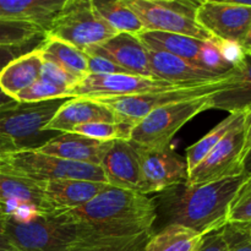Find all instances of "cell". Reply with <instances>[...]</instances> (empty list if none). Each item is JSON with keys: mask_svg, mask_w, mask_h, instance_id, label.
I'll use <instances>...</instances> for the list:
<instances>
[{"mask_svg": "<svg viewBox=\"0 0 251 251\" xmlns=\"http://www.w3.org/2000/svg\"><path fill=\"white\" fill-rule=\"evenodd\" d=\"M44 61L55 64L77 82L88 75L87 54L55 38H46L38 47Z\"/></svg>", "mask_w": 251, "mask_h": 251, "instance_id": "cell-24", "label": "cell"}, {"mask_svg": "<svg viewBox=\"0 0 251 251\" xmlns=\"http://www.w3.org/2000/svg\"><path fill=\"white\" fill-rule=\"evenodd\" d=\"M240 48H242L243 53H244L245 55H251V26L249 31H248L247 37L244 38L243 43L240 44Z\"/></svg>", "mask_w": 251, "mask_h": 251, "instance_id": "cell-40", "label": "cell"}, {"mask_svg": "<svg viewBox=\"0 0 251 251\" xmlns=\"http://www.w3.org/2000/svg\"><path fill=\"white\" fill-rule=\"evenodd\" d=\"M0 208L7 215H48L42 183L0 173Z\"/></svg>", "mask_w": 251, "mask_h": 251, "instance_id": "cell-15", "label": "cell"}, {"mask_svg": "<svg viewBox=\"0 0 251 251\" xmlns=\"http://www.w3.org/2000/svg\"><path fill=\"white\" fill-rule=\"evenodd\" d=\"M42 65L43 58L39 48L19 56L0 73V88L15 100L19 93L39 80Z\"/></svg>", "mask_w": 251, "mask_h": 251, "instance_id": "cell-23", "label": "cell"}, {"mask_svg": "<svg viewBox=\"0 0 251 251\" xmlns=\"http://www.w3.org/2000/svg\"><path fill=\"white\" fill-rule=\"evenodd\" d=\"M245 127H247V141H245V154L243 162V171L248 176H251V108L247 110L245 117Z\"/></svg>", "mask_w": 251, "mask_h": 251, "instance_id": "cell-37", "label": "cell"}, {"mask_svg": "<svg viewBox=\"0 0 251 251\" xmlns=\"http://www.w3.org/2000/svg\"><path fill=\"white\" fill-rule=\"evenodd\" d=\"M108 184L76 179H59L42 183L48 215L75 210L92 200Z\"/></svg>", "mask_w": 251, "mask_h": 251, "instance_id": "cell-18", "label": "cell"}, {"mask_svg": "<svg viewBox=\"0 0 251 251\" xmlns=\"http://www.w3.org/2000/svg\"><path fill=\"white\" fill-rule=\"evenodd\" d=\"M68 100L17 102L0 110V149L5 153L41 149L60 134L47 131L46 126Z\"/></svg>", "mask_w": 251, "mask_h": 251, "instance_id": "cell-3", "label": "cell"}, {"mask_svg": "<svg viewBox=\"0 0 251 251\" xmlns=\"http://www.w3.org/2000/svg\"><path fill=\"white\" fill-rule=\"evenodd\" d=\"M196 22L220 43L240 46L251 26V6L245 1H200Z\"/></svg>", "mask_w": 251, "mask_h": 251, "instance_id": "cell-11", "label": "cell"}, {"mask_svg": "<svg viewBox=\"0 0 251 251\" xmlns=\"http://www.w3.org/2000/svg\"><path fill=\"white\" fill-rule=\"evenodd\" d=\"M4 223H5V215L2 210L0 208V233L4 234Z\"/></svg>", "mask_w": 251, "mask_h": 251, "instance_id": "cell-41", "label": "cell"}, {"mask_svg": "<svg viewBox=\"0 0 251 251\" xmlns=\"http://www.w3.org/2000/svg\"><path fill=\"white\" fill-rule=\"evenodd\" d=\"M118 34L97 15L92 0H65L44 33L80 50L98 46Z\"/></svg>", "mask_w": 251, "mask_h": 251, "instance_id": "cell-7", "label": "cell"}, {"mask_svg": "<svg viewBox=\"0 0 251 251\" xmlns=\"http://www.w3.org/2000/svg\"><path fill=\"white\" fill-rule=\"evenodd\" d=\"M54 215L74 222L80 251H140L154 233L157 205L136 190L105 185L81 207Z\"/></svg>", "mask_w": 251, "mask_h": 251, "instance_id": "cell-1", "label": "cell"}, {"mask_svg": "<svg viewBox=\"0 0 251 251\" xmlns=\"http://www.w3.org/2000/svg\"><path fill=\"white\" fill-rule=\"evenodd\" d=\"M100 168L108 185L127 190L139 189L141 179L139 153L129 141H113L100 162Z\"/></svg>", "mask_w": 251, "mask_h": 251, "instance_id": "cell-17", "label": "cell"}, {"mask_svg": "<svg viewBox=\"0 0 251 251\" xmlns=\"http://www.w3.org/2000/svg\"><path fill=\"white\" fill-rule=\"evenodd\" d=\"M0 251H19L12 245V243L5 237L2 233H0Z\"/></svg>", "mask_w": 251, "mask_h": 251, "instance_id": "cell-39", "label": "cell"}, {"mask_svg": "<svg viewBox=\"0 0 251 251\" xmlns=\"http://www.w3.org/2000/svg\"><path fill=\"white\" fill-rule=\"evenodd\" d=\"M66 98H71L69 91L38 80L31 87L19 93L15 100L19 103H37L53 100H66Z\"/></svg>", "mask_w": 251, "mask_h": 251, "instance_id": "cell-30", "label": "cell"}, {"mask_svg": "<svg viewBox=\"0 0 251 251\" xmlns=\"http://www.w3.org/2000/svg\"><path fill=\"white\" fill-rule=\"evenodd\" d=\"M41 36H44V31L38 26L0 20V46H27Z\"/></svg>", "mask_w": 251, "mask_h": 251, "instance_id": "cell-29", "label": "cell"}, {"mask_svg": "<svg viewBox=\"0 0 251 251\" xmlns=\"http://www.w3.org/2000/svg\"><path fill=\"white\" fill-rule=\"evenodd\" d=\"M85 53L109 59L130 75L154 77L150 66L149 49L134 34L118 33L104 43L86 49Z\"/></svg>", "mask_w": 251, "mask_h": 251, "instance_id": "cell-14", "label": "cell"}, {"mask_svg": "<svg viewBox=\"0 0 251 251\" xmlns=\"http://www.w3.org/2000/svg\"><path fill=\"white\" fill-rule=\"evenodd\" d=\"M140 251H144V250H140Z\"/></svg>", "mask_w": 251, "mask_h": 251, "instance_id": "cell-43", "label": "cell"}, {"mask_svg": "<svg viewBox=\"0 0 251 251\" xmlns=\"http://www.w3.org/2000/svg\"><path fill=\"white\" fill-rule=\"evenodd\" d=\"M141 179L137 191L144 195L163 193L188 180V166L171 147L159 150L136 149Z\"/></svg>", "mask_w": 251, "mask_h": 251, "instance_id": "cell-13", "label": "cell"}, {"mask_svg": "<svg viewBox=\"0 0 251 251\" xmlns=\"http://www.w3.org/2000/svg\"><path fill=\"white\" fill-rule=\"evenodd\" d=\"M211 96L179 100L154 109L132 127L129 142L135 149L171 147L176 132L193 118L211 109Z\"/></svg>", "mask_w": 251, "mask_h": 251, "instance_id": "cell-6", "label": "cell"}, {"mask_svg": "<svg viewBox=\"0 0 251 251\" xmlns=\"http://www.w3.org/2000/svg\"><path fill=\"white\" fill-rule=\"evenodd\" d=\"M223 234L229 244V251H251V226L227 225Z\"/></svg>", "mask_w": 251, "mask_h": 251, "instance_id": "cell-33", "label": "cell"}, {"mask_svg": "<svg viewBox=\"0 0 251 251\" xmlns=\"http://www.w3.org/2000/svg\"><path fill=\"white\" fill-rule=\"evenodd\" d=\"M247 112L242 114L232 129L221 139L212 151L188 174L186 185H200L244 174Z\"/></svg>", "mask_w": 251, "mask_h": 251, "instance_id": "cell-9", "label": "cell"}, {"mask_svg": "<svg viewBox=\"0 0 251 251\" xmlns=\"http://www.w3.org/2000/svg\"><path fill=\"white\" fill-rule=\"evenodd\" d=\"M134 125L125 122L118 123H90L80 125L73 130V134L82 135L85 137L97 140V141H117L125 140L129 141Z\"/></svg>", "mask_w": 251, "mask_h": 251, "instance_id": "cell-28", "label": "cell"}, {"mask_svg": "<svg viewBox=\"0 0 251 251\" xmlns=\"http://www.w3.org/2000/svg\"><path fill=\"white\" fill-rule=\"evenodd\" d=\"M196 251H229V244L223 234V228L203 235Z\"/></svg>", "mask_w": 251, "mask_h": 251, "instance_id": "cell-35", "label": "cell"}, {"mask_svg": "<svg viewBox=\"0 0 251 251\" xmlns=\"http://www.w3.org/2000/svg\"><path fill=\"white\" fill-rule=\"evenodd\" d=\"M113 141H97L73 132H60L37 151L78 163L100 166Z\"/></svg>", "mask_w": 251, "mask_h": 251, "instance_id": "cell-20", "label": "cell"}, {"mask_svg": "<svg viewBox=\"0 0 251 251\" xmlns=\"http://www.w3.org/2000/svg\"><path fill=\"white\" fill-rule=\"evenodd\" d=\"M211 109L233 113L247 112L251 108V55H245L242 66L230 80L211 95Z\"/></svg>", "mask_w": 251, "mask_h": 251, "instance_id": "cell-21", "label": "cell"}, {"mask_svg": "<svg viewBox=\"0 0 251 251\" xmlns=\"http://www.w3.org/2000/svg\"><path fill=\"white\" fill-rule=\"evenodd\" d=\"M4 154H5V152L2 151L1 149H0V162H1V159H2V157H4Z\"/></svg>", "mask_w": 251, "mask_h": 251, "instance_id": "cell-42", "label": "cell"}, {"mask_svg": "<svg viewBox=\"0 0 251 251\" xmlns=\"http://www.w3.org/2000/svg\"><path fill=\"white\" fill-rule=\"evenodd\" d=\"M244 113V112H243ZM243 113H233V114L228 115L226 119H223L220 124L216 125L210 132L205 135L201 140L191 145L188 150H186V166H188V174L189 172L193 171L211 151L213 147L221 141L223 136L229 131L233 127V125L238 122Z\"/></svg>", "mask_w": 251, "mask_h": 251, "instance_id": "cell-27", "label": "cell"}, {"mask_svg": "<svg viewBox=\"0 0 251 251\" xmlns=\"http://www.w3.org/2000/svg\"><path fill=\"white\" fill-rule=\"evenodd\" d=\"M92 6L98 16L117 33L137 36L144 32L141 21L126 0H92Z\"/></svg>", "mask_w": 251, "mask_h": 251, "instance_id": "cell-25", "label": "cell"}, {"mask_svg": "<svg viewBox=\"0 0 251 251\" xmlns=\"http://www.w3.org/2000/svg\"><path fill=\"white\" fill-rule=\"evenodd\" d=\"M247 179L242 174L200 185L180 184L164 191L159 206L166 226H184L202 237L221 229L227 225L230 203Z\"/></svg>", "mask_w": 251, "mask_h": 251, "instance_id": "cell-2", "label": "cell"}, {"mask_svg": "<svg viewBox=\"0 0 251 251\" xmlns=\"http://www.w3.org/2000/svg\"><path fill=\"white\" fill-rule=\"evenodd\" d=\"M144 31L180 34L201 41H216L196 22L200 2L190 0H126Z\"/></svg>", "mask_w": 251, "mask_h": 251, "instance_id": "cell-8", "label": "cell"}, {"mask_svg": "<svg viewBox=\"0 0 251 251\" xmlns=\"http://www.w3.org/2000/svg\"><path fill=\"white\" fill-rule=\"evenodd\" d=\"M227 223L251 226V176H248L230 203Z\"/></svg>", "mask_w": 251, "mask_h": 251, "instance_id": "cell-31", "label": "cell"}, {"mask_svg": "<svg viewBox=\"0 0 251 251\" xmlns=\"http://www.w3.org/2000/svg\"><path fill=\"white\" fill-rule=\"evenodd\" d=\"M0 173L19 176L36 183L76 179L107 184L100 166L66 161L44 154L37 150L5 153L0 162Z\"/></svg>", "mask_w": 251, "mask_h": 251, "instance_id": "cell-5", "label": "cell"}, {"mask_svg": "<svg viewBox=\"0 0 251 251\" xmlns=\"http://www.w3.org/2000/svg\"><path fill=\"white\" fill-rule=\"evenodd\" d=\"M120 122L105 103L90 98H69L46 126L47 131L71 132L80 125L90 123Z\"/></svg>", "mask_w": 251, "mask_h": 251, "instance_id": "cell-16", "label": "cell"}, {"mask_svg": "<svg viewBox=\"0 0 251 251\" xmlns=\"http://www.w3.org/2000/svg\"><path fill=\"white\" fill-rule=\"evenodd\" d=\"M88 59V75H110V74H129L117 65L115 63L110 61L109 59L103 58L100 55L95 54H87Z\"/></svg>", "mask_w": 251, "mask_h": 251, "instance_id": "cell-34", "label": "cell"}, {"mask_svg": "<svg viewBox=\"0 0 251 251\" xmlns=\"http://www.w3.org/2000/svg\"><path fill=\"white\" fill-rule=\"evenodd\" d=\"M149 60L154 77L173 85H202L225 80L234 75H218L210 70L161 51L149 50Z\"/></svg>", "mask_w": 251, "mask_h": 251, "instance_id": "cell-19", "label": "cell"}, {"mask_svg": "<svg viewBox=\"0 0 251 251\" xmlns=\"http://www.w3.org/2000/svg\"><path fill=\"white\" fill-rule=\"evenodd\" d=\"M15 103H17V100L10 97V96H7L6 93L2 92V90L0 88V110L10 107V105H14Z\"/></svg>", "mask_w": 251, "mask_h": 251, "instance_id": "cell-38", "label": "cell"}, {"mask_svg": "<svg viewBox=\"0 0 251 251\" xmlns=\"http://www.w3.org/2000/svg\"><path fill=\"white\" fill-rule=\"evenodd\" d=\"M39 80L44 81V82H48L50 85L56 86L59 88H63L70 92H73V88L75 87L76 83H78L73 76L69 75L68 73L60 69L59 66H56L55 64L50 63V61H44L43 65H42V71L41 76H39Z\"/></svg>", "mask_w": 251, "mask_h": 251, "instance_id": "cell-32", "label": "cell"}, {"mask_svg": "<svg viewBox=\"0 0 251 251\" xmlns=\"http://www.w3.org/2000/svg\"><path fill=\"white\" fill-rule=\"evenodd\" d=\"M174 86L178 85H173L157 77H146L130 74L87 75L80 82L76 83L71 92V98L80 97L103 100L157 92Z\"/></svg>", "mask_w": 251, "mask_h": 251, "instance_id": "cell-12", "label": "cell"}, {"mask_svg": "<svg viewBox=\"0 0 251 251\" xmlns=\"http://www.w3.org/2000/svg\"><path fill=\"white\" fill-rule=\"evenodd\" d=\"M202 235L179 225H169L152 234L144 251H196Z\"/></svg>", "mask_w": 251, "mask_h": 251, "instance_id": "cell-26", "label": "cell"}, {"mask_svg": "<svg viewBox=\"0 0 251 251\" xmlns=\"http://www.w3.org/2000/svg\"><path fill=\"white\" fill-rule=\"evenodd\" d=\"M65 0H0V20L26 22L46 33Z\"/></svg>", "mask_w": 251, "mask_h": 251, "instance_id": "cell-22", "label": "cell"}, {"mask_svg": "<svg viewBox=\"0 0 251 251\" xmlns=\"http://www.w3.org/2000/svg\"><path fill=\"white\" fill-rule=\"evenodd\" d=\"M232 76L225 78V80L216 81V82L211 83L178 85L174 86V87L167 88V90L157 91V92L127 96V97L110 98V100H103L100 102L105 103L117 114L120 122L135 125L140 120L144 119L146 115H149L150 113L153 112L154 109H158L163 105L179 102V100H190V98L213 95L217 91H220L230 80Z\"/></svg>", "mask_w": 251, "mask_h": 251, "instance_id": "cell-10", "label": "cell"}, {"mask_svg": "<svg viewBox=\"0 0 251 251\" xmlns=\"http://www.w3.org/2000/svg\"><path fill=\"white\" fill-rule=\"evenodd\" d=\"M29 46H32V44H27V46H0V73L12 60L28 53L29 50H27V48Z\"/></svg>", "mask_w": 251, "mask_h": 251, "instance_id": "cell-36", "label": "cell"}, {"mask_svg": "<svg viewBox=\"0 0 251 251\" xmlns=\"http://www.w3.org/2000/svg\"><path fill=\"white\" fill-rule=\"evenodd\" d=\"M4 235L19 251H77L73 222L58 215H7Z\"/></svg>", "mask_w": 251, "mask_h": 251, "instance_id": "cell-4", "label": "cell"}]
</instances>
